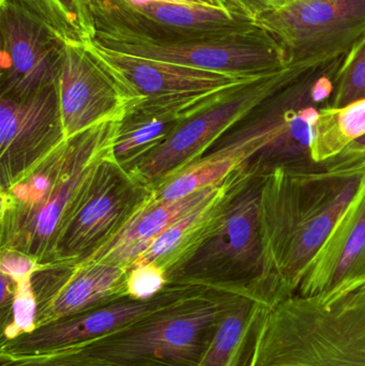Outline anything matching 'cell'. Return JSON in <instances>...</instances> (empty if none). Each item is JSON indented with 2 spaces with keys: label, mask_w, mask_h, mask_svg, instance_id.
<instances>
[{
  "label": "cell",
  "mask_w": 365,
  "mask_h": 366,
  "mask_svg": "<svg viewBox=\"0 0 365 366\" xmlns=\"http://www.w3.org/2000/svg\"><path fill=\"white\" fill-rule=\"evenodd\" d=\"M221 196L214 202L195 209L176 222L171 227L165 229L162 234H159L150 243L148 249L137 258L132 267L147 264H158L164 267L171 258L177 255L178 252L186 244L191 237L203 226Z\"/></svg>",
  "instance_id": "d4e9b609"
},
{
  "label": "cell",
  "mask_w": 365,
  "mask_h": 366,
  "mask_svg": "<svg viewBox=\"0 0 365 366\" xmlns=\"http://www.w3.org/2000/svg\"><path fill=\"white\" fill-rule=\"evenodd\" d=\"M201 4H206V6H218V8H225L224 0H196ZM227 10V9H226Z\"/></svg>",
  "instance_id": "1f68e13d"
},
{
  "label": "cell",
  "mask_w": 365,
  "mask_h": 366,
  "mask_svg": "<svg viewBox=\"0 0 365 366\" xmlns=\"http://www.w3.org/2000/svg\"><path fill=\"white\" fill-rule=\"evenodd\" d=\"M147 1H169L176 2V4H199L196 0H147Z\"/></svg>",
  "instance_id": "d6a6232c"
},
{
  "label": "cell",
  "mask_w": 365,
  "mask_h": 366,
  "mask_svg": "<svg viewBox=\"0 0 365 366\" xmlns=\"http://www.w3.org/2000/svg\"><path fill=\"white\" fill-rule=\"evenodd\" d=\"M31 277L16 282L12 305V320L2 329L1 340L13 339L36 328V300L32 290Z\"/></svg>",
  "instance_id": "4316f807"
},
{
  "label": "cell",
  "mask_w": 365,
  "mask_h": 366,
  "mask_svg": "<svg viewBox=\"0 0 365 366\" xmlns=\"http://www.w3.org/2000/svg\"><path fill=\"white\" fill-rule=\"evenodd\" d=\"M0 257V272L11 277L14 282L31 277L41 266L34 258L14 251V249H2Z\"/></svg>",
  "instance_id": "f1b7e54d"
},
{
  "label": "cell",
  "mask_w": 365,
  "mask_h": 366,
  "mask_svg": "<svg viewBox=\"0 0 365 366\" xmlns=\"http://www.w3.org/2000/svg\"><path fill=\"white\" fill-rule=\"evenodd\" d=\"M365 286V178L319 249L297 294L329 302Z\"/></svg>",
  "instance_id": "ac0fdd59"
},
{
  "label": "cell",
  "mask_w": 365,
  "mask_h": 366,
  "mask_svg": "<svg viewBox=\"0 0 365 366\" xmlns=\"http://www.w3.org/2000/svg\"><path fill=\"white\" fill-rule=\"evenodd\" d=\"M120 122L66 139L19 182L2 189L0 251L21 252L41 268L49 264L79 192L96 165L111 154Z\"/></svg>",
  "instance_id": "277c9868"
},
{
  "label": "cell",
  "mask_w": 365,
  "mask_h": 366,
  "mask_svg": "<svg viewBox=\"0 0 365 366\" xmlns=\"http://www.w3.org/2000/svg\"><path fill=\"white\" fill-rule=\"evenodd\" d=\"M251 366H365V286L329 302L294 295L269 307Z\"/></svg>",
  "instance_id": "5b68a950"
},
{
  "label": "cell",
  "mask_w": 365,
  "mask_h": 366,
  "mask_svg": "<svg viewBox=\"0 0 365 366\" xmlns=\"http://www.w3.org/2000/svg\"><path fill=\"white\" fill-rule=\"evenodd\" d=\"M182 120L171 114L128 112L120 122L111 158L128 169L162 144Z\"/></svg>",
  "instance_id": "44dd1931"
},
{
  "label": "cell",
  "mask_w": 365,
  "mask_h": 366,
  "mask_svg": "<svg viewBox=\"0 0 365 366\" xmlns=\"http://www.w3.org/2000/svg\"><path fill=\"white\" fill-rule=\"evenodd\" d=\"M196 287L167 285L152 298L119 299L45 326L1 340L0 356L21 357L46 354L100 339L173 305Z\"/></svg>",
  "instance_id": "5bb4252c"
},
{
  "label": "cell",
  "mask_w": 365,
  "mask_h": 366,
  "mask_svg": "<svg viewBox=\"0 0 365 366\" xmlns=\"http://www.w3.org/2000/svg\"><path fill=\"white\" fill-rule=\"evenodd\" d=\"M0 98L25 100L57 85L66 44L15 0L0 6Z\"/></svg>",
  "instance_id": "4fadbf2b"
},
{
  "label": "cell",
  "mask_w": 365,
  "mask_h": 366,
  "mask_svg": "<svg viewBox=\"0 0 365 366\" xmlns=\"http://www.w3.org/2000/svg\"><path fill=\"white\" fill-rule=\"evenodd\" d=\"M282 45L289 64L346 55L365 34V0H293L256 21Z\"/></svg>",
  "instance_id": "7c38bea8"
},
{
  "label": "cell",
  "mask_w": 365,
  "mask_h": 366,
  "mask_svg": "<svg viewBox=\"0 0 365 366\" xmlns=\"http://www.w3.org/2000/svg\"><path fill=\"white\" fill-rule=\"evenodd\" d=\"M57 85L25 100L0 99V183L10 187L66 141Z\"/></svg>",
  "instance_id": "9a60e30c"
},
{
  "label": "cell",
  "mask_w": 365,
  "mask_h": 366,
  "mask_svg": "<svg viewBox=\"0 0 365 366\" xmlns=\"http://www.w3.org/2000/svg\"><path fill=\"white\" fill-rule=\"evenodd\" d=\"M343 152H346V154H365V135L360 137L357 141L353 142L351 145L347 146L346 149Z\"/></svg>",
  "instance_id": "4dcf8cb0"
},
{
  "label": "cell",
  "mask_w": 365,
  "mask_h": 366,
  "mask_svg": "<svg viewBox=\"0 0 365 366\" xmlns=\"http://www.w3.org/2000/svg\"><path fill=\"white\" fill-rule=\"evenodd\" d=\"M237 169L235 161L214 159L192 163L152 189L150 202H174L206 187L221 184Z\"/></svg>",
  "instance_id": "cb8c5ba5"
},
{
  "label": "cell",
  "mask_w": 365,
  "mask_h": 366,
  "mask_svg": "<svg viewBox=\"0 0 365 366\" xmlns=\"http://www.w3.org/2000/svg\"><path fill=\"white\" fill-rule=\"evenodd\" d=\"M151 195L152 189L134 179L111 154L105 157L79 192L45 267L87 260L149 202Z\"/></svg>",
  "instance_id": "9c48e42d"
},
{
  "label": "cell",
  "mask_w": 365,
  "mask_h": 366,
  "mask_svg": "<svg viewBox=\"0 0 365 366\" xmlns=\"http://www.w3.org/2000/svg\"><path fill=\"white\" fill-rule=\"evenodd\" d=\"M266 178L231 174L205 223L163 267L167 285L229 292L269 307L284 300L264 238Z\"/></svg>",
  "instance_id": "7a4b0ae2"
},
{
  "label": "cell",
  "mask_w": 365,
  "mask_h": 366,
  "mask_svg": "<svg viewBox=\"0 0 365 366\" xmlns=\"http://www.w3.org/2000/svg\"><path fill=\"white\" fill-rule=\"evenodd\" d=\"M240 297L196 287L139 322L68 348L117 366H199Z\"/></svg>",
  "instance_id": "8992f818"
},
{
  "label": "cell",
  "mask_w": 365,
  "mask_h": 366,
  "mask_svg": "<svg viewBox=\"0 0 365 366\" xmlns=\"http://www.w3.org/2000/svg\"><path fill=\"white\" fill-rule=\"evenodd\" d=\"M96 36L181 42L251 29L255 21L226 9L147 0H84ZM96 39V38H94Z\"/></svg>",
  "instance_id": "30bf717a"
},
{
  "label": "cell",
  "mask_w": 365,
  "mask_h": 366,
  "mask_svg": "<svg viewBox=\"0 0 365 366\" xmlns=\"http://www.w3.org/2000/svg\"><path fill=\"white\" fill-rule=\"evenodd\" d=\"M365 154L342 152L324 162L274 171L261 191L266 251L284 299L298 288L359 191Z\"/></svg>",
  "instance_id": "6da1fadb"
},
{
  "label": "cell",
  "mask_w": 365,
  "mask_h": 366,
  "mask_svg": "<svg viewBox=\"0 0 365 366\" xmlns=\"http://www.w3.org/2000/svg\"><path fill=\"white\" fill-rule=\"evenodd\" d=\"M129 271L109 262L41 268L31 279L36 328L129 297Z\"/></svg>",
  "instance_id": "e0dca14e"
},
{
  "label": "cell",
  "mask_w": 365,
  "mask_h": 366,
  "mask_svg": "<svg viewBox=\"0 0 365 366\" xmlns=\"http://www.w3.org/2000/svg\"><path fill=\"white\" fill-rule=\"evenodd\" d=\"M269 307L240 297L225 314L199 366H251L257 335Z\"/></svg>",
  "instance_id": "ffe728a7"
},
{
  "label": "cell",
  "mask_w": 365,
  "mask_h": 366,
  "mask_svg": "<svg viewBox=\"0 0 365 366\" xmlns=\"http://www.w3.org/2000/svg\"><path fill=\"white\" fill-rule=\"evenodd\" d=\"M344 57L312 66L261 101L195 162L227 159L240 175L254 177L314 163L315 126L321 109L330 107Z\"/></svg>",
  "instance_id": "3957f363"
},
{
  "label": "cell",
  "mask_w": 365,
  "mask_h": 366,
  "mask_svg": "<svg viewBox=\"0 0 365 366\" xmlns=\"http://www.w3.org/2000/svg\"><path fill=\"white\" fill-rule=\"evenodd\" d=\"M314 66L316 64H293L233 88L205 109L180 122L162 144L126 171L137 182L154 189L201 158L259 103Z\"/></svg>",
  "instance_id": "52a82bcc"
},
{
  "label": "cell",
  "mask_w": 365,
  "mask_h": 366,
  "mask_svg": "<svg viewBox=\"0 0 365 366\" xmlns=\"http://www.w3.org/2000/svg\"><path fill=\"white\" fill-rule=\"evenodd\" d=\"M293 0H224L225 8L231 13L256 23L261 17L280 10Z\"/></svg>",
  "instance_id": "f546056e"
},
{
  "label": "cell",
  "mask_w": 365,
  "mask_h": 366,
  "mask_svg": "<svg viewBox=\"0 0 365 366\" xmlns=\"http://www.w3.org/2000/svg\"><path fill=\"white\" fill-rule=\"evenodd\" d=\"M365 99V34L345 55L336 76L330 107H342Z\"/></svg>",
  "instance_id": "484cf974"
},
{
  "label": "cell",
  "mask_w": 365,
  "mask_h": 366,
  "mask_svg": "<svg viewBox=\"0 0 365 366\" xmlns=\"http://www.w3.org/2000/svg\"><path fill=\"white\" fill-rule=\"evenodd\" d=\"M227 179L174 202H148L119 232L84 262H109L130 270L150 243L176 222L195 209L214 202L224 193ZM83 264V262H81Z\"/></svg>",
  "instance_id": "d6986e66"
},
{
  "label": "cell",
  "mask_w": 365,
  "mask_h": 366,
  "mask_svg": "<svg viewBox=\"0 0 365 366\" xmlns=\"http://www.w3.org/2000/svg\"><path fill=\"white\" fill-rule=\"evenodd\" d=\"M66 139L120 122L132 100L86 45L66 44L57 83Z\"/></svg>",
  "instance_id": "2e32d148"
},
{
  "label": "cell",
  "mask_w": 365,
  "mask_h": 366,
  "mask_svg": "<svg viewBox=\"0 0 365 366\" xmlns=\"http://www.w3.org/2000/svg\"><path fill=\"white\" fill-rule=\"evenodd\" d=\"M167 286L165 269L158 264H137L129 271V297L139 300L152 298Z\"/></svg>",
  "instance_id": "83f0119b"
},
{
  "label": "cell",
  "mask_w": 365,
  "mask_h": 366,
  "mask_svg": "<svg viewBox=\"0 0 365 366\" xmlns=\"http://www.w3.org/2000/svg\"><path fill=\"white\" fill-rule=\"evenodd\" d=\"M40 19L64 44L86 45L96 30L84 0H15Z\"/></svg>",
  "instance_id": "603a6c76"
},
{
  "label": "cell",
  "mask_w": 365,
  "mask_h": 366,
  "mask_svg": "<svg viewBox=\"0 0 365 366\" xmlns=\"http://www.w3.org/2000/svg\"><path fill=\"white\" fill-rule=\"evenodd\" d=\"M94 41L136 57L249 79L266 76L291 66L282 45L259 25L236 34L181 42L104 36H96Z\"/></svg>",
  "instance_id": "8fae6325"
},
{
  "label": "cell",
  "mask_w": 365,
  "mask_h": 366,
  "mask_svg": "<svg viewBox=\"0 0 365 366\" xmlns=\"http://www.w3.org/2000/svg\"><path fill=\"white\" fill-rule=\"evenodd\" d=\"M364 135L365 99L342 107H325L314 129L313 160L324 162L339 156Z\"/></svg>",
  "instance_id": "7402d4cb"
},
{
  "label": "cell",
  "mask_w": 365,
  "mask_h": 366,
  "mask_svg": "<svg viewBox=\"0 0 365 366\" xmlns=\"http://www.w3.org/2000/svg\"><path fill=\"white\" fill-rule=\"evenodd\" d=\"M86 46L130 97L132 105L128 112L171 114L186 119L233 88L259 79L136 57L101 46L94 41Z\"/></svg>",
  "instance_id": "ba28073f"
}]
</instances>
